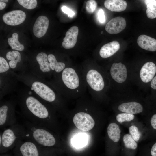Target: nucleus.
Here are the masks:
<instances>
[{
	"instance_id": "obj_1",
	"label": "nucleus",
	"mask_w": 156,
	"mask_h": 156,
	"mask_svg": "<svg viewBox=\"0 0 156 156\" xmlns=\"http://www.w3.org/2000/svg\"><path fill=\"white\" fill-rule=\"evenodd\" d=\"M25 103L28 110L26 115L27 120L49 129L52 128L53 120L45 105L32 96L27 98Z\"/></svg>"
},
{
	"instance_id": "obj_2",
	"label": "nucleus",
	"mask_w": 156,
	"mask_h": 156,
	"mask_svg": "<svg viewBox=\"0 0 156 156\" xmlns=\"http://www.w3.org/2000/svg\"><path fill=\"white\" fill-rule=\"evenodd\" d=\"M24 125L27 131L26 139L31 140L39 146L49 149L56 143V139L49 129L27 120L25 122Z\"/></svg>"
},
{
	"instance_id": "obj_3",
	"label": "nucleus",
	"mask_w": 156,
	"mask_h": 156,
	"mask_svg": "<svg viewBox=\"0 0 156 156\" xmlns=\"http://www.w3.org/2000/svg\"><path fill=\"white\" fill-rule=\"evenodd\" d=\"M27 131L24 125L16 124L4 129L0 133V153H5L14 148L18 142L26 139Z\"/></svg>"
},
{
	"instance_id": "obj_4",
	"label": "nucleus",
	"mask_w": 156,
	"mask_h": 156,
	"mask_svg": "<svg viewBox=\"0 0 156 156\" xmlns=\"http://www.w3.org/2000/svg\"><path fill=\"white\" fill-rule=\"evenodd\" d=\"M15 156H50V150L43 148L32 140L19 141L13 150Z\"/></svg>"
},
{
	"instance_id": "obj_5",
	"label": "nucleus",
	"mask_w": 156,
	"mask_h": 156,
	"mask_svg": "<svg viewBox=\"0 0 156 156\" xmlns=\"http://www.w3.org/2000/svg\"><path fill=\"white\" fill-rule=\"evenodd\" d=\"M73 121L78 129L84 131L91 130L95 125V122L92 117L83 112L76 114L73 118Z\"/></svg>"
},
{
	"instance_id": "obj_6",
	"label": "nucleus",
	"mask_w": 156,
	"mask_h": 156,
	"mask_svg": "<svg viewBox=\"0 0 156 156\" xmlns=\"http://www.w3.org/2000/svg\"><path fill=\"white\" fill-rule=\"evenodd\" d=\"M8 105H3L0 107V128L4 129L16 123V119L13 112L9 111Z\"/></svg>"
},
{
	"instance_id": "obj_7",
	"label": "nucleus",
	"mask_w": 156,
	"mask_h": 156,
	"mask_svg": "<svg viewBox=\"0 0 156 156\" xmlns=\"http://www.w3.org/2000/svg\"><path fill=\"white\" fill-rule=\"evenodd\" d=\"M32 88L34 92L45 101L51 102L55 100V95L54 92L43 83L35 82L32 84Z\"/></svg>"
},
{
	"instance_id": "obj_8",
	"label": "nucleus",
	"mask_w": 156,
	"mask_h": 156,
	"mask_svg": "<svg viewBox=\"0 0 156 156\" xmlns=\"http://www.w3.org/2000/svg\"><path fill=\"white\" fill-rule=\"evenodd\" d=\"M62 81L67 87L71 89L77 88L79 85V79L75 70L71 68L64 69L62 73Z\"/></svg>"
},
{
	"instance_id": "obj_9",
	"label": "nucleus",
	"mask_w": 156,
	"mask_h": 156,
	"mask_svg": "<svg viewBox=\"0 0 156 156\" xmlns=\"http://www.w3.org/2000/svg\"><path fill=\"white\" fill-rule=\"evenodd\" d=\"M86 81L90 86L96 91H100L104 86V82L101 74L97 70L91 69L88 72Z\"/></svg>"
},
{
	"instance_id": "obj_10",
	"label": "nucleus",
	"mask_w": 156,
	"mask_h": 156,
	"mask_svg": "<svg viewBox=\"0 0 156 156\" xmlns=\"http://www.w3.org/2000/svg\"><path fill=\"white\" fill-rule=\"evenodd\" d=\"M26 17L25 13L21 10H14L5 14L3 16L4 22L11 26H16L23 23Z\"/></svg>"
},
{
	"instance_id": "obj_11",
	"label": "nucleus",
	"mask_w": 156,
	"mask_h": 156,
	"mask_svg": "<svg viewBox=\"0 0 156 156\" xmlns=\"http://www.w3.org/2000/svg\"><path fill=\"white\" fill-rule=\"evenodd\" d=\"M110 73L112 79L118 83H122L127 79L126 68L121 62L113 63L111 67Z\"/></svg>"
},
{
	"instance_id": "obj_12",
	"label": "nucleus",
	"mask_w": 156,
	"mask_h": 156,
	"mask_svg": "<svg viewBox=\"0 0 156 156\" xmlns=\"http://www.w3.org/2000/svg\"><path fill=\"white\" fill-rule=\"evenodd\" d=\"M126 24V21L124 18L117 17L112 18L107 23L105 29L109 34H118L125 29Z\"/></svg>"
},
{
	"instance_id": "obj_13",
	"label": "nucleus",
	"mask_w": 156,
	"mask_h": 156,
	"mask_svg": "<svg viewBox=\"0 0 156 156\" xmlns=\"http://www.w3.org/2000/svg\"><path fill=\"white\" fill-rule=\"evenodd\" d=\"M49 20L47 17L40 16L36 19L33 27L34 35L37 38H41L46 34L49 25Z\"/></svg>"
},
{
	"instance_id": "obj_14",
	"label": "nucleus",
	"mask_w": 156,
	"mask_h": 156,
	"mask_svg": "<svg viewBox=\"0 0 156 156\" xmlns=\"http://www.w3.org/2000/svg\"><path fill=\"white\" fill-rule=\"evenodd\" d=\"M78 31V28L76 26L72 27L68 30L62 43L64 48L68 49L75 46L77 41Z\"/></svg>"
},
{
	"instance_id": "obj_15",
	"label": "nucleus",
	"mask_w": 156,
	"mask_h": 156,
	"mask_svg": "<svg viewBox=\"0 0 156 156\" xmlns=\"http://www.w3.org/2000/svg\"><path fill=\"white\" fill-rule=\"evenodd\" d=\"M156 73V66L152 62L145 63L141 68L140 76L141 80L144 83H148L152 80Z\"/></svg>"
},
{
	"instance_id": "obj_16",
	"label": "nucleus",
	"mask_w": 156,
	"mask_h": 156,
	"mask_svg": "<svg viewBox=\"0 0 156 156\" xmlns=\"http://www.w3.org/2000/svg\"><path fill=\"white\" fill-rule=\"evenodd\" d=\"M137 43L141 48L152 51H156V39L145 35H140L137 39Z\"/></svg>"
},
{
	"instance_id": "obj_17",
	"label": "nucleus",
	"mask_w": 156,
	"mask_h": 156,
	"mask_svg": "<svg viewBox=\"0 0 156 156\" xmlns=\"http://www.w3.org/2000/svg\"><path fill=\"white\" fill-rule=\"evenodd\" d=\"M120 44L117 41H113L103 45L99 51L101 57L104 58L109 57L120 49Z\"/></svg>"
},
{
	"instance_id": "obj_18",
	"label": "nucleus",
	"mask_w": 156,
	"mask_h": 156,
	"mask_svg": "<svg viewBox=\"0 0 156 156\" xmlns=\"http://www.w3.org/2000/svg\"><path fill=\"white\" fill-rule=\"evenodd\" d=\"M118 110L123 112L135 114L142 112L143 110L142 105L135 102H131L122 103L118 107Z\"/></svg>"
},
{
	"instance_id": "obj_19",
	"label": "nucleus",
	"mask_w": 156,
	"mask_h": 156,
	"mask_svg": "<svg viewBox=\"0 0 156 156\" xmlns=\"http://www.w3.org/2000/svg\"><path fill=\"white\" fill-rule=\"evenodd\" d=\"M104 5L106 8L111 11L120 12L126 9L127 3L123 0H107L105 1Z\"/></svg>"
},
{
	"instance_id": "obj_20",
	"label": "nucleus",
	"mask_w": 156,
	"mask_h": 156,
	"mask_svg": "<svg viewBox=\"0 0 156 156\" xmlns=\"http://www.w3.org/2000/svg\"><path fill=\"white\" fill-rule=\"evenodd\" d=\"M107 132L109 138L114 142L119 140L121 135V130L119 126L116 123L110 124L107 128Z\"/></svg>"
},
{
	"instance_id": "obj_21",
	"label": "nucleus",
	"mask_w": 156,
	"mask_h": 156,
	"mask_svg": "<svg viewBox=\"0 0 156 156\" xmlns=\"http://www.w3.org/2000/svg\"><path fill=\"white\" fill-rule=\"evenodd\" d=\"M36 59L39 64L40 69L42 71L46 72L50 71L48 56L45 53L40 52L36 56Z\"/></svg>"
},
{
	"instance_id": "obj_22",
	"label": "nucleus",
	"mask_w": 156,
	"mask_h": 156,
	"mask_svg": "<svg viewBox=\"0 0 156 156\" xmlns=\"http://www.w3.org/2000/svg\"><path fill=\"white\" fill-rule=\"evenodd\" d=\"M7 59L10 60L9 64L12 68H16L17 63L21 60V55L19 52L16 51H9L6 54Z\"/></svg>"
},
{
	"instance_id": "obj_23",
	"label": "nucleus",
	"mask_w": 156,
	"mask_h": 156,
	"mask_svg": "<svg viewBox=\"0 0 156 156\" xmlns=\"http://www.w3.org/2000/svg\"><path fill=\"white\" fill-rule=\"evenodd\" d=\"M48 61L49 62V66L52 70H54L56 72L59 73L65 67L64 63L58 62L54 55L50 54L48 55Z\"/></svg>"
},
{
	"instance_id": "obj_24",
	"label": "nucleus",
	"mask_w": 156,
	"mask_h": 156,
	"mask_svg": "<svg viewBox=\"0 0 156 156\" xmlns=\"http://www.w3.org/2000/svg\"><path fill=\"white\" fill-rule=\"evenodd\" d=\"M146 5V14L147 17L150 19L156 18V0L144 1Z\"/></svg>"
},
{
	"instance_id": "obj_25",
	"label": "nucleus",
	"mask_w": 156,
	"mask_h": 156,
	"mask_svg": "<svg viewBox=\"0 0 156 156\" xmlns=\"http://www.w3.org/2000/svg\"><path fill=\"white\" fill-rule=\"evenodd\" d=\"M8 44L14 49L22 51L24 49L23 44L20 43L18 41V35L17 33H14L12 34V37L8 39Z\"/></svg>"
},
{
	"instance_id": "obj_26",
	"label": "nucleus",
	"mask_w": 156,
	"mask_h": 156,
	"mask_svg": "<svg viewBox=\"0 0 156 156\" xmlns=\"http://www.w3.org/2000/svg\"><path fill=\"white\" fill-rule=\"evenodd\" d=\"M124 146L127 148L132 150L136 149L138 146L137 144L132 138L130 134H125L123 138Z\"/></svg>"
},
{
	"instance_id": "obj_27",
	"label": "nucleus",
	"mask_w": 156,
	"mask_h": 156,
	"mask_svg": "<svg viewBox=\"0 0 156 156\" xmlns=\"http://www.w3.org/2000/svg\"><path fill=\"white\" fill-rule=\"evenodd\" d=\"M87 142V137L82 134H79L75 136L72 141L73 144L74 146L79 148L84 146Z\"/></svg>"
},
{
	"instance_id": "obj_28",
	"label": "nucleus",
	"mask_w": 156,
	"mask_h": 156,
	"mask_svg": "<svg viewBox=\"0 0 156 156\" xmlns=\"http://www.w3.org/2000/svg\"><path fill=\"white\" fill-rule=\"evenodd\" d=\"M134 118V114L124 112L117 115L116 119L118 122L122 123L124 122L131 121Z\"/></svg>"
},
{
	"instance_id": "obj_29",
	"label": "nucleus",
	"mask_w": 156,
	"mask_h": 156,
	"mask_svg": "<svg viewBox=\"0 0 156 156\" xmlns=\"http://www.w3.org/2000/svg\"><path fill=\"white\" fill-rule=\"evenodd\" d=\"M17 1L21 5L27 9H34L37 4L36 0H18Z\"/></svg>"
},
{
	"instance_id": "obj_30",
	"label": "nucleus",
	"mask_w": 156,
	"mask_h": 156,
	"mask_svg": "<svg viewBox=\"0 0 156 156\" xmlns=\"http://www.w3.org/2000/svg\"><path fill=\"white\" fill-rule=\"evenodd\" d=\"M130 135L134 140L137 142L139 141L140 137V134L138 128L135 125H132L129 128Z\"/></svg>"
},
{
	"instance_id": "obj_31",
	"label": "nucleus",
	"mask_w": 156,
	"mask_h": 156,
	"mask_svg": "<svg viewBox=\"0 0 156 156\" xmlns=\"http://www.w3.org/2000/svg\"><path fill=\"white\" fill-rule=\"evenodd\" d=\"M97 6V3L94 0L88 1L86 4V11L89 13H92L96 10Z\"/></svg>"
},
{
	"instance_id": "obj_32",
	"label": "nucleus",
	"mask_w": 156,
	"mask_h": 156,
	"mask_svg": "<svg viewBox=\"0 0 156 156\" xmlns=\"http://www.w3.org/2000/svg\"><path fill=\"white\" fill-rule=\"evenodd\" d=\"M9 66L6 60L3 57H0V73H3L8 71Z\"/></svg>"
},
{
	"instance_id": "obj_33",
	"label": "nucleus",
	"mask_w": 156,
	"mask_h": 156,
	"mask_svg": "<svg viewBox=\"0 0 156 156\" xmlns=\"http://www.w3.org/2000/svg\"><path fill=\"white\" fill-rule=\"evenodd\" d=\"M98 18L99 22L101 23L105 22V17L104 11L102 9H100L98 11Z\"/></svg>"
},
{
	"instance_id": "obj_34",
	"label": "nucleus",
	"mask_w": 156,
	"mask_h": 156,
	"mask_svg": "<svg viewBox=\"0 0 156 156\" xmlns=\"http://www.w3.org/2000/svg\"><path fill=\"white\" fill-rule=\"evenodd\" d=\"M61 9L62 11L64 13L67 14L69 17H73L75 14V12L73 11L66 6H63L62 7Z\"/></svg>"
},
{
	"instance_id": "obj_35",
	"label": "nucleus",
	"mask_w": 156,
	"mask_h": 156,
	"mask_svg": "<svg viewBox=\"0 0 156 156\" xmlns=\"http://www.w3.org/2000/svg\"><path fill=\"white\" fill-rule=\"evenodd\" d=\"M150 123L152 127L156 130V114L153 115L151 117Z\"/></svg>"
},
{
	"instance_id": "obj_36",
	"label": "nucleus",
	"mask_w": 156,
	"mask_h": 156,
	"mask_svg": "<svg viewBox=\"0 0 156 156\" xmlns=\"http://www.w3.org/2000/svg\"><path fill=\"white\" fill-rule=\"evenodd\" d=\"M152 156H156V142L153 146L151 151Z\"/></svg>"
},
{
	"instance_id": "obj_37",
	"label": "nucleus",
	"mask_w": 156,
	"mask_h": 156,
	"mask_svg": "<svg viewBox=\"0 0 156 156\" xmlns=\"http://www.w3.org/2000/svg\"><path fill=\"white\" fill-rule=\"evenodd\" d=\"M151 86L152 88L156 90V76L152 80L151 83Z\"/></svg>"
},
{
	"instance_id": "obj_38",
	"label": "nucleus",
	"mask_w": 156,
	"mask_h": 156,
	"mask_svg": "<svg viewBox=\"0 0 156 156\" xmlns=\"http://www.w3.org/2000/svg\"><path fill=\"white\" fill-rule=\"evenodd\" d=\"M6 4L3 2L0 1V10H2L4 9L6 6Z\"/></svg>"
},
{
	"instance_id": "obj_39",
	"label": "nucleus",
	"mask_w": 156,
	"mask_h": 156,
	"mask_svg": "<svg viewBox=\"0 0 156 156\" xmlns=\"http://www.w3.org/2000/svg\"><path fill=\"white\" fill-rule=\"evenodd\" d=\"M0 156H13L12 154H1Z\"/></svg>"
},
{
	"instance_id": "obj_40",
	"label": "nucleus",
	"mask_w": 156,
	"mask_h": 156,
	"mask_svg": "<svg viewBox=\"0 0 156 156\" xmlns=\"http://www.w3.org/2000/svg\"><path fill=\"white\" fill-rule=\"evenodd\" d=\"M0 1H1L3 2H8V0H1Z\"/></svg>"
}]
</instances>
